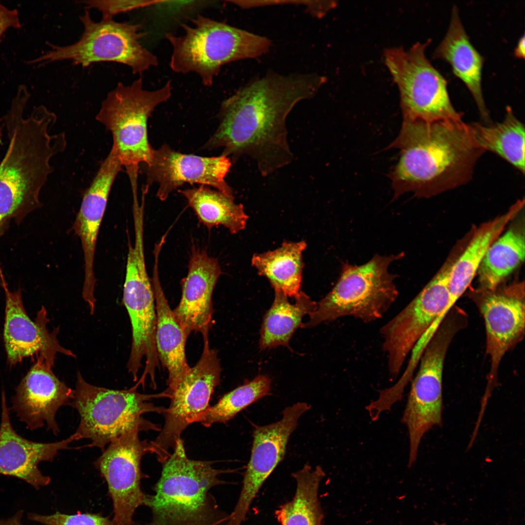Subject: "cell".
Returning a JSON list of instances; mask_svg holds the SVG:
<instances>
[{
	"mask_svg": "<svg viewBox=\"0 0 525 525\" xmlns=\"http://www.w3.org/2000/svg\"><path fill=\"white\" fill-rule=\"evenodd\" d=\"M326 81L315 73L281 74L273 71L241 87L222 102L219 125L204 148H223L236 159L248 156L263 176L291 162L286 119L299 102L315 96Z\"/></svg>",
	"mask_w": 525,
	"mask_h": 525,
	"instance_id": "1",
	"label": "cell"
},
{
	"mask_svg": "<svg viewBox=\"0 0 525 525\" xmlns=\"http://www.w3.org/2000/svg\"><path fill=\"white\" fill-rule=\"evenodd\" d=\"M391 146L401 150L391 175L395 197H428L466 184L485 152L462 120H403Z\"/></svg>",
	"mask_w": 525,
	"mask_h": 525,
	"instance_id": "2",
	"label": "cell"
},
{
	"mask_svg": "<svg viewBox=\"0 0 525 525\" xmlns=\"http://www.w3.org/2000/svg\"><path fill=\"white\" fill-rule=\"evenodd\" d=\"M27 104L14 99L3 118L9 143L0 163V223L39 206L40 192L53 171L51 159L67 146L64 133L51 134L56 115L40 105L25 117Z\"/></svg>",
	"mask_w": 525,
	"mask_h": 525,
	"instance_id": "3",
	"label": "cell"
},
{
	"mask_svg": "<svg viewBox=\"0 0 525 525\" xmlns=\"http://www.w3.org/2000/svg\"><path fill=\"white\" fill-rule=\"evenodd\" d=\"M162 464L155 493L145 498L151 520L134 525H227L228 515L210 493L225 483L219 476L226 471L214 468L210 462L189 458L181 438Z\"/></svg>",
	"mask_w": 525,
	"mask_h": 525,
	"instance_id": "4",
	"label": "cell"
},
{
	"mask_svg": "<svg viewBox=\"0 0 525 525\" xmlns=\"http://www.w3.org/2000/svg\"><path fill=\"white\" fill-rule=\"evenodd\" d=\"M182 28V35H165L172 47L170 67L177 73L196 74L206 87L213 85L225 65L259 57L271 46L265 37L202 15Z\"/></svg>",
	"mask_w": 525,
	"mask_h": 525,
	"instance_id": "5",
	"label": "cell"
},
{
	"mask_svg": "<svg viewBox=\"0 0 525 525\" xmlns=\"http://www.w3.org/2000/svg\"><path fill=\"white\" fill-rule=\"evenodd\" d=\"M138 385L127 389L114 390L88 383L81 373H77L75 389L70 405L80 418L72 434L75 440L88 439L89 447L100 449L122 434L132 430H160L158 425L143 418L149 412L163 414L166 408L149 402L152 399L167 397L164 392L145 394L137 391Z\"/></svg>",
	"mask_w": 525,
	"mask_h": 525,
	"instance_id": "6",
	"label": "cell"
},
{
	"mask_svg": "<svg viewBox=\"0 0 525 525\" xmlns=\"http://www.w3.org/2000/svg\"><path fill=\"white\" fill-rule=\"evenodd\" d=\"M403 257L402 252L389 256L375 254L361 265L343 263L336 284L317 303L309 320L301 327L311 328L345 316L366 323L382 317L398 296L394 283L397 276L389 272L388 267Z\"/></svg>",
	"mask_w": 525,
	"mask_h": 525,
	"instance_id": "7",
	"label": "cell"
},
{
	"mask_svg": "<svg viewBox=\"0 0 525 525\" xmlns=\"http://www.w3.org/2000/svg\"><path fill=\"white\" fill-rule=\"evenodd\" d=\"M172 90L170 81L147 90L140 77L128 85L119 83L101 104L96 119L111 133V148L129 178H137L140 167L150 162L153 148L148 120L156 107L170 98Z\"/></svg>",
	"mask_w": 525,
	"mask_h": 525,
	"instance_id": "8",
	"label": "cell"
},
{
	"mask_svg": "<svg viewBox=\"0 0 525 525\" xmlns=\"http://www.w3.org/2000/svg\"><path fill=\"white\" fill-rule=\"evenodd\" d=\"M80 20L84 31L77 41L66 46L49 43L48 51L29 63L42 65L69 60L86 68L95 63L115 62L139 74L158 66L157 57L141 44L145 34L141 32L140 24L113 19L96 22L87 10Z\"/></svg>",
	"mask_w": 525,
	"mask_h": 525,
	"instance_id": "9",
	"label": "cell"
},
{
	"mask_svg": "<svg viewBox=\"0 0 525 525\" xmlns=\"http://www.w3.org/2000/svg\"><path fill=\"white\" fill-rule=\"evenodd\" d=\"M431 41L416 43L407 51L393 47L385 51V64L400 92L403 120L462 121L463 114L451 103L446 79L426 56Z\"/></svg>",
	"mask_w": 525,
	"mask_h": 525,
	"instance_id": "10",
	"label": "cell"
},
{
	"mask_svg": "<svg viewBox=\"0 0 525 525\" xmlns=\"http://www.w3.org/2000/svg\"><path fill=\"white\" fill-rule=\"evenodd\" d=\"M463 329L462 322L452 315L441 322L427 344L411 380V385L402 418L409 439L408 465L417 458L423 437L442 423V374L448 348L455 334Z\"/></svg>",
	"mask_w": 525,
	"mask_h": 525,
	"instance_id": "11",
	"label": "cell"
},
{
	"mask_svg": "<svg viewBox=\"0 0 525 525\" xmlns=\"http://www.w3.org/2000/svg\"><path fill=\"white\" fill-rule=\"evenodd\" d=\"M451 259L401 311L380 330L382 348L392 379L397 377L404 362L425 333L431 337L453 308L449 303Z\"/></svg>",
	"mask_w": 525,
	"mask_h": 525,
	"instance_id": "12",
	"label": "cell"
},
{
	"mask_svg": "<svg viewBox=\"0 0 525 525\" xmlns=\"http://www.w3.org/2000/svg\"><path fill=\"white\" fill-rule=\"evenodd\" d=\"M203 339L201 356L171 393L170 405L163 414L164 426L152 441L153 453L161 463L169 456L184 430L197 422L210 406L212 394L220 383L222 369L217 351L210 346L208 336Z\"/></svg>",
	"mask_w": 525,
	"mask_h": 525,
	"instance_id": "13",
	"label": "cell"
},
{
	"mask_svg": "<svg viewBox=\"0 0 525 525\" xmlns=\"http://www.w3.org/2000/svg\"><path fill=\"white\" fill-rule=\"evenodd\" d=\"M140 433L132 430L115 438L94 463L107 483L117 525H134L136 509L144 506L147 494L141 488L144 476L141 461L153 449L152 441L140 439Z\"/></svg>",
	"mask_w": 525,
	"mask_h": 525,
	"instance_id": "14",
	"label": "cell"
},
{
	"mask_svg": "<svg viewBox=\"0 0 525 525\" xmlns=\"http://www.w3.org/2000/svg\"><path fill=\"white\" fill-rule=\"evenodd\" d=\"M473 299L485 322L486 353L490 367L482 402L498 385V371L504 355L524 338L525 332L524 288L520 284L491 291L477 290Z\"/></svg>",
	"mask_w": 525,
	"mask_h": 525,
	"instance_id": "15",
	"label": "cell"
},
{
	"mask_svg": "<svg viewBox=\"0 0 525 525\" xmlns=\"http://www.w3.org/2000/svg\"><path fill=\"white\" fill-rule=\"evenodd\" d=\"M298 402L286 407L281 419L274 423L256 425L249 462L237 504L228 515L227 525H241L256 495L266 479L283 459L289 438L302 415L311 408Z\"/></svg>",
	"mask_w": 525,
	"mask_h": 525,
	"instance_id": "16",
	"label": "cell"
},
{
	"mask_svg": "<svg viewBox=\"0 0 525 525\" xmlns=\"http://www.w3.org/2000/svg\"><path fill=\"white\" fill-rule=\"evenodd\" d=\"M231 162L224 155L205 157L182 154L167 144L153 148L148 165L140 167L146 175L143 190L147 192L154 183L158 185L157 197L165 200L170 194L185 183L200 184L211 186L229 195H233L232 189L225 181Z\"/></svg>",
	"mask_w": 525,
	"mask_h": 525,
	"instance_id": "17",
	"label": "cell"
},
{
	"mask_svg": "<svg viewBox=\"0 0 525 525\" xmlns=\"http://www.w3.org/2000/svg\"><path fill=\"white\" fill-rule=\"evenodd\" d=\"M2 280L6 301L3 337L8 364L13 366L35 355L52 368L58 353L75 358L72 351L60 344L57 337L59 328L51 332L48 329L50 320L45 307L38 312L35 321L32 320L24 308L20 289L10 291Z\"/></svg>",
	"mask_w": 525,
	"mask_h": 525,
	"instance_id": "18",
	"label": "cell"
},
{
	"mask_svg": "<svg viewBox=\"0 0 525 525\" xmlns=\"http://www.w3.org/2000/svg\"><path fill=\"white\" fill-rule=\"evenodd\" d=\"M74 390L61 381L44 360L36 362L21 380L12 398V409L31 430L46 424L57 436L55 416L62 406L70 405Z\"/></svg>",
	"mask_w": 525,
	"mask_h": 525,
	"instance_id": "19",
	"label": "cell"
},
{
	"mask_svg": "<svg viewBox=\"0 0 525 525\" xmlns=\"http://www.w3.org/2000/svg\"><path fill=\"white\" fill-rule=\"evenodd\" d=\"M122 167L111 149L83 194L72 226L74 233L80 239L83 252L85 275L82 296L87 299L95 296L96 280L94 265L98 235L111 188Z\"/></svg>",
	"mask_w": 525,
	"mask_h": 525,
	"instance_id": "20",
	"label": "cell"
},
{
	"mask_svg": "<svg viewBox=\"0 0 525 525\" xmlns=\"http://www.w3.org/2000/svg\"><path fill=\"white\" fill-rule=\"evenodd\" d=\"M217 260L193 245L187 276L181 282V297L173 310L176 319L188 336L192 332L208 335L213 313L212 297L222 274Z\"/></svg>",
	"mask_w": 525,
	"mask_h": 525,
	"instance_id": "21",
	"label": "cell"
},
{
	"mask_svg": "<svg viewBox=\"0 0 525 525\" xmlns=\"http://www.w3.org/2000/svg\"><path fill=\"white\" fill-rule=\"evenodd\" d=\"M1 408L0 474L22 479L36 489L48 485L51 478L42 473L39 464L52 461L60 451L68 449L69 444L75 440L73 435L55 442L30 440L14 429L4 391L1 393Z\"/></svg>",
	"mask_w": 525,
	"mask_h": 525,
	"instance_id": "22",
	"label": "cell"
},
{
	"mask_svg": "<svg viewBox=\"0 0 525 525\" xmlns=\"http://www.w3.org/2000/svg\"><path fill=\"white\" fill-rule=\"evenodd\" d=\"M433 57L442 59L451 65L453 71L465 84L472 95L481 117L491 123L482 88L484 58L470 40L461 22L458 10L454 5L448 29L435 50Z\"/></svg>",
	"mask_w": 525,
	"mask_h": 525,
	"instance_id": "23",
	"label": "cell"
},
{
	"mask_svg": "<svg viewBox=\"0 0 525 525\" xmlns=\"http://www.w3.org/2000/svg\"><path fill=\"white\" fill-rule=\"evenodd\" d=\"M159 254L158 252L154 253L155 260L151 280L157 314L156 349L159 361L168 371L167 388L164 392L169 398L191 367L185 353L188 336L170 308L160 283L158 270Z\"/></svg>",
	"mask_w": 525,
	"mask_h": 525,
	"instance_id": "24",
	"label": "cell"
},
{
	"mask_svg": "<svg viewBox=\"0 0 525 525\" xmlns=\"http://www.w3.org/2000/svg\"><path fill=\"white\" fill-rule=\"evenodd\" d=\"M524 204V199L518 200L505 213L483 224L475 230L466 248L452 266L449 290L452 301L456 303L466 292L490 246L520 212Z\"/></svg>",
	"mask_w": 525,
	"mask_h": 525,
	"instance_id": "25",
	"label": "cell"
},
{
	"mask_svg": "<svg viewBox=\"0 0 525 525\" xmlns=\"http://www.w3.org/2000/svg\"><path fill=\"white\" fill-rule=\"evenodd\" d=\"M288 297L275 291L272 306L265 314L260 330L261 350L282 346L289 347V342L295 331L302 324L303 317L316 309L317 303L300 291L291 304Z\"/></svg>",
	"mask_w": 525,
	"mask_h": 525,
	"instance_id": "26",
	"label": "cell"
},
{
	"mask_svg": "<svg viewBox=\"0 0 525 525\" xmlns=\"http://www.w3.org/2000/svg\"><path fill=\"white\" fill-rule=\"evenodd\" d=\"M305 241L285 242L277 249L253 255L252 265L265 277L275 291L295 298L300 292Z\"/></svg>",
	"mask_w": 525,
	"mask_h": 525,
	"instance_id": "27",
	"label": "cell"
},
{
	"mask_svg": "<svg viewBox=\"0 0 525 525\" xmlns=\"http://www.w3.org/2000/svg\"><path fill=\"white\" fill-rule=\"evenodd\" d=\"M178 192L208 229L222 226L236 234L245 228L248 217L243 205L235 203L233 195L204 185Z\"/></svg>",
	"mask_w": 525,
	"mask_h": 525,
	"instance_id": "28",
	"label": "cell"
},
{
	"mask_svg": "<svg viewBox=\"0 0 525 525\" xmlns=\"http://www.w3.org/2000/svg\"><path fill=\"white\" fill-rule=\"evenodd\" d=\"M325 475L320 466L313 469L308 463L292 474L297 483L295 495L275 511L281 525H322L323 515L318 493Z\"/></svg>",
	"mask_w": 525,
	"mask_h": 525,
	"instance_id": "29",
	"label": "cell"
},
{
	"mask_svg": "<svg viewBox=\"0 0 525 525\" xmlns=\"http://www.w3.org/2000/svg\"><path fill=\"white\" fill-rule=\"evenodd\" d=\"M504 120L495 124H470L475 140L485 152L501 157L524 175L525 173V127L510 106L506 108Z\"/></svg>",
	"mask_w": 525,
	"mask_h": 525,
	"instance_id": "30",
	"label": "cell"
},
{
	"mask_svg": "<svg viewBox=\"0 0 525 525\" xmlns=\"http://www.w3.org/2000/svg\"><path fill=\"white\" fill-rule=\"evenodd\" d=\"M524 231L511 228L490 246L477 272L482 291L495 289L525 259Z\"/></svg>",
	"mask_w": 525,
	"mask_h": 525,
	"instance_id": "31",
	"label": "cell"
},
{
	"mask_svg": "<svg viewBox=\"0 0 525 525\" xmlns=\"http://www.w3.org/2000/svg\"><path fill=\"white\" fill-rule=\"evenodd\" d=\"M271 385V379L262 374L245 382L225 394L215 404L210 406L197 422L205 427L216 423H226L249 405L269 395Z\"/></svg>",
	"mask_w": 525,
	"mask_h": 525,
	"instance_id": "32",
	"label": "cell"
},
{
	"mask_svg": "<svg viewBox=\"0 0 525 525\" xmlns=\"http://www.w3.org/2000/svg\"><path fill=\"white\" fill-rule=\"evenodd\" d=\"M28 518L44 525H117L108 517L88 513L68 515L57 512L50 515L32 513L28 514Z\"/></svg>",
	"mask_w": 525,
	"mask_h": 525,
	"instance_id": "33",
	"label": "cell"
},
{
	"mask_svg": "<svg viewBox=\"0 0 525 525\" xmlns=\"http://www.w3.org/2000/svg\"><path fill=\"white\" fill-rule=\"evenodd\" d=\"M160 0H85L79 1L88 8H94L100 11L102 18L113 19L116 15L140 8L155 5Z\"/></svg>",
	"mask_w": 525,
	"mask_h": 525,
	"instance_id": "34",
	"label": "cell"
},
{
	"mask_svg": "<svg viewBox=\"0 0 525 525\" xmlns=\"http://www.w3.org/2000/svg\"><path fill=\"white\" fill-rule=\"evenodd\" d=\"M22 26L18 11L7 7L0 2V40L9 29H20Z\"/></svg>",
	"mask_w": 525,
	"mask_h": 525,
	"instance_id": "35",
	"label": "cell"
},
{
	"mask_svg": "<svg viewBox=\"0 0 525 525\" xmlns=\"http://www.w3.org/2000/svg\"><path fill=\"white\" fill-rule=\"evenodd\" d=\"M22 514L23 510H19L12 517L0 520V525H22L21 522Z\"/></svg>",
	"mask_w": 525,
	"mask_h": 525,
	"instance_id": "36",
	"label": "cell"
},
{
	"mask_svg": "<svg viewBox=\"0 0 525 525\" xmlns=\"http://www.w3.org/2000/svg\"><path fill=\"white\" fill-rule=\"evenodd\" d=\"M525 37L524 34L520 38L514 50V55L519 58H525Z\"/></svg>",
	"mask_w": 525,
	"mask_h": 525,
	"instance_id": "37",
	"label": "cell"
},
{
	"mask_svg": "<svg viewBox=\"0 0 525 525\" xmlns=\"http://www.w3.org/2000/svg\"><path fill=\"white\" fill-rule=\"evenodd\" d=\"M1 141V132L0 131V142Z\"/></svg>",
	"mask_w": 525,
	"mask_h": 525,
	"instance_id": "38",
	"label": "cell"
},
{
	"mask_svg": "<svg viewBox=\"0 0 525 525\" xmlns=\"http://www.w3.org/2000/svg\"></svg>",
	"mask_w": 525,
	"mask_h": 525,
	"instance_id": "39",
	"label": "cell"
}]
</instances>
